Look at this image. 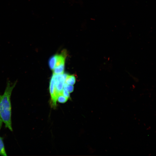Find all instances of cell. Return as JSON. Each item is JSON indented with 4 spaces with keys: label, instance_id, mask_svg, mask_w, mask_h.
Instances as JSON below:
<instances>
[{
    "label": "cell",
    "instance_id": "1",
    "mask_svg": "<svg viewBox=\"0 0 156 156\" xmlns=\"http://www.w3.org/2000/svg\"><path fill=\"white\" fill-rule=\"evenodd\" d=\"M17 82V80L12 82L8 79L4 92L2 95L0 94V117L5 124V127L12 131L13 129L10 99L12 91Z\"/></svg>",
    "mask_w": 156,
    "mask_h": 156
},
{
    "label": "cell",
    "instance_id": "2",
    "mask_svg": "<svg viewBox=\"0 0 156 156\" xmlns=\"http://www.w3.org/2000/svg\"><path fill=\"white\" fill-rule=\"evenodd\" d=\"M67 75L66 73H64L61 74H55V88L56 94L57 97L59 95H63L64 86Z\"/></svg>",
    "mask_w": 156,
    "mask_h": 156
},
{
    "label": "cell",
    "instance_id": "3",
    "mask_svg": "<svg viewBox=\"0 0 156 156\" xmlns=\"http://www.w3.org/2000/svg\"><path fill=\"white\" fill-rule=\"evenodd\" d=\"M55 74L53 73L49 85V91L51 96V105L52 107L55 108L56 106L57 96L55 88Z\"/></svg>",
    "mask_w": 156,
    "mask_h": 156
},
{
    "label": "cell",
    "instance_id": "4",
    "mask_svg": "<svg viewBox=\"0 0 156 156\" xmlns=\"http://www.w3.org/2000/svg\"><path fill=\"white\" fill-rule=\"evenodd\" d=\"M64 64H62L55 67L53 70V73L56 75L63 74L64 69Z\"/></svg>",
    "mask_w": 156,
    "mask_h": 156
},
{
    "label": "cell",
    "instance_id": "5",
    "mask_svg": "<svg viewBox=\"0 0 156 156\" xmlns=\"http://www.w3.org/2000/svg\"><path fill=\"white\" fill-rule=\"evenodd\" d=\"M57 54H56L51 57L49 61V66L51 69L53 70L55 68L57 60Z\"/></svg>",
    "mask_w": 156,
    "mask_h": 156
},
{
    "label": "cell",
    "instance_id": "6",
    "mask_svg": "<svg viewBox=\"0 0 156 156\" xmlns=\"http://www.w3.org/2000/svg\"><path fill=\"white\" fill-rule=\"evenodd\" d=\"M3 140V138L0 136V155L6 156L7 155L6 152Z\"/></svg>",
    "mask_w": 156,
    "mask_h": 156
},
{
    "label": "cell",
    "instance_id": "7",
    "mask_svg": "<svg viewBox=\"0 0 156 156\" xmlns=\"http://www.w3.org/2000/svg\"><path fill=\"white\" fill-rule=\"evenodd\" d=\"M76 78L73 75H67L65 80V82L71 85H74L76 82Z\"/></svg>",
    "mask_w": 156,
    "mask_h": 156
},
{
    "label": "cell",
    "instance_id": "8",
    "mask_svg": "<svg viewBox=\"0 0 156 156\" xmlns=\"http://www.w3.org/2000/svg\"><path fill=\"white\" fill-rule=\"evenodd\" d=\"M63 88L69 93L73 92L74 90V87L72 85L68 84L66 82L64 83Z\"/></svg>",
    "mask_w": 156,
    "mask_h": 156
},
{
    "label": "cell",
    "instance_id": "9",
    "mask_svg": "<svg viewBox=\"0 0 156 156\" xmlns=\"http://www.w3.org/2000/svg\"><path fill=\"white\" fill-rule=\"evenodd\" d=\"M68 99V98L63 95H60L58 96L57 101L60 103H64L66 102Z\"/></svg>",
    "mask_w": 156,
    "mask_h": 156
},
{
    "label": "cell",
    "instance_id": "10",
    "mask_svg": "<svg viewBox=\"0 0 156 156\" xmlns=\"http://www.w3.org/2000/svg\"><path fill=\"white\" fill-rule=\"evenodd\" d=\"M62 94L64 96L68 99L70 97L69 93L64 88L63 90Z\"/></svg>",
    "mask_w": 156,
    "mask_h": 156
},
{
    "label": "cell",
    "instance_id": "11",
    "mask_svg": "<svg viewBox=\"0 0 156 156\" xmlns=\"http://www.w3.org/2000/svg\"><path fill=\"white\" fill-rule=\"evenodd\" d=\"M3 121L1 119V118L0 117V130L1 129L2 124H3Z\"/></svg>",
    "mask_w": 156,
    "mask_h": 156
}]
</instances>
